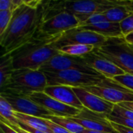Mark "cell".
Here are the masks:
<instances>
[{"label": "cell", "mask_w": 133, "mask_h": 133, "mask_svg": "<svg viewBox=\"0 0 133 133\" xmlns=\"http://www.w3.org/2000/svg\"><path fill=\"white\" fill-rule=\"evenodd\" d=\"M18 126H19V128H21L22 129H23V130H25V131H26V132H28L30 133H47L45 132L41 131V130H39V129H34V128H32V127H30V126H29V125H27L23 123V122H19Z\"/></svg>", "instance_id": "836d02e7"}, {"label": "cell", "mask_w": 133, "mask_h": 133, "mask_svg": "<svg viewBox=\"0 0 133 133\" xmlns=\"http://www.w3.org/2000/svg\"><path fill=\"white\" fill-rule=\"evenodd\" d=\"M69 69H76L90 75L101 76L90 68L81 56H72L61 53L60 51L47 62L39 70L42 72H53Z\"/></svg>", "instance_id": "9c48e42d"}, {"label": "cell", "mask_w": 133, "mask_h": 133, "mask_svg": "<svg viewBox=\"0 0 133 133\" xmlns=\"http://www.w3.org/2000/svg\"><path fill=\"white\" fill-rule=\"evenodd\" d=\"M0 120L4 121L10 125L18 126L19 121L16 116V111L11 104L2 96H0Z\"/></svg>", "instance_id": "44dd1931"}, {"label": "cell", "mask_w": 133, "mask_h": 133, "mask_svg": "<svg viewBox=\"0 0 133 133\" xmlns=\"http://www.w3.org/2000/svg\"><path fill=\"white\" fill-rule=\"evenodd\" d=\"M43 118H46L53 122L54 123L60 125L70 133H83L86 130L83 127H82L80 125L72 121L69 118L59 117L55 115H47L44 116Z\"/></svg>", "instance_id": "ffe728a7"}, {"label": "cell", "mask_w": 133, "mask_h": 133, "mask_svg": "<svg viewBox=\"0 0 133 133\" xmlns=\"http://www.w3.org/2000/svg\"><path fill=\"white\" fill-rule=\"evenodd\" d=\"M48 86H69L72 87H87L100 85L106 78L102 76L90 75L76 69L59 72H46Z\"/></svg>", "instance_id": "8992f818"}, {"label": "cell", "mask_w": 133, "mask_h": 133, "mask_svg": "<svg viewBox=\"0 0 133 133\" xmlns=\"http://www.w3.org/2000/svg\"><path fill=\"white\" fill-rule=\"evenodd\" d=\"M44 93L65 104L79 110H83L84 108L72 87L63 85L48 86L44 89Z\"/></svg>", "instance_id": "2e32d148"}, {"label": "cell", "mask_w": 133, "mask_h": 133, "mask_svg": "<svg viewBox=\"0 0 133 133\" xmlns=\"http://www.w3.org/2000/svg\"><path fill=\"white\" fill-rule=\"evenodd\" d=\"M84 89L113 104L133 102V91L116 83L112 79H105L98 86L87 87Z\"/></svg>", "instance_id": "52a82bcc"}, {"label": "cell", "mask_w": 133, "mask_h": 133, "mask_svg": "<svg viewBox=\"0 0 133 133\" xmlns=\"http://www.w3.org/2000/svg\"><path fill=\"white\" fill-rule=\"evenodd\" d=\"M96 48L94 45H87V44H69L59 48V51L61 53L72 55V56H83L88 53L94 51Z\"/></svg>", "instance_id": "603a6c76"}, {"label": "cell", "mask_w": 133, "mask_h": 133, "mask_svg": "<svg viewBox=\"0 0 133 133\" xmlns=\"http://www.w3.org/2000/svg\"><path fill=\"white\" fill-rule=\"evenodd\" d=\"M69 118L87 130L106 133H118L107 118V115L96 113L85 108L81 110L77 116Z\"/></svg>", "instance_id": "8fae6325"}, {"label": "cell", "mask_w": 133, "mask_h": 133, "mask_svg": "<svg viewBox=\"0 0 133 133\" xmlns=\"http://www.w3.org/2000/svg\"><path fill=\"white\" fill-rule=\"evenodd\" d=\"M85 62L100 75L108 79H113L118 76L125 74V72L119 67L111 62L110 61L99 56L94 51L81 56Z\"/></svg>", "instance_id": "9a60e30c"}, {"label": "cell", "mask_w": 133, "mask_h": 133, "mask_svg": "<svg viewBox=\"0 0 133 133\" xmlns=\"http://www.w3.org/2000/svg\"><path fill=\"white\" fill-rule=\"evenodd\" d=\"M44 120L46 125L48 128V129L50 130L51 133H70L67 130H65V129H63L62 127H61L60 125L54 123L53 122H51L48 119L44 118Z\"/></svg>", "instance_id": "f546056e"}, {"label": "cell", "mask_w": 133, "mask_h": 133, "mask_svg": "<svg viewBox=\"0 0 133 133\" xmlns=\"http://www.w3.org/2000/svg\"><path fill=\"white\" fill-rule=\"evenodd\" d=\"M125 41H126L128 43H129V44H133V32L129 34L128 35H126V36L125 37Z\"/></svg>", "instance_id": "d590c367"}, {"label": "cell", "mask_w": 133, "mask_h": 133, "mask_svg": "<svg viewBox=\"0 0 133 133\" xmlns=\"http://www.w3.org/2000/svg\"><path fill=\"white\" fill-rule=\"evenodd\" d=\"M79 28L85 30H90V31L94 32L108 39L124 37L122 32L120 23H111L108 21L105 23L92 25V26H79Z\"/></svg>", "instance_id": "e0dca14e"}, {"label": "cell", "mask_w": 133, "mask_h": 133, "mask_svg": "<svg viewBox=\"0 0 133 133\" xmlns=\"http://www.w3.org/2000/svg\"><path fill=\"white\" fill-rule=\"evenodd\" d=\"M120 106L125 108H127V109H129V110H132L133 111V102H126V103H122L119 104Z\"/></svg>", "instance_id": "e575fe53"}, {"label": "cell", "mask_w": 133, "mask_h": 133, "mask_svg": "<svg viewBox=\"0 0 133 133\" xmlns=\"http://www.w3.org/2000/svg\"><path fill=\"white\" fill-rule=\"evenodd\" d=\"M75 94L82 103L83 108L99 114L109 115L112 113L115 104L91 94L82 87H72Z\"/></svg>", "instance_id": "5bb4252c"}, {"label": "cell", "mask_w": 133, "mask_h": 133, "mask_svg": "<svg viewBox=\"0 0 133 133\" xmlns=\"http://www.w3.org/2000/svg\"><path fill=\"white\" fill-rule=\"evenodd\" d=\"M114 80L116 83L133 91V76L129 74H124L115 77Z\"/></svg>", "instance_id": "4316f807"}, {"label": "cell", "mask_w": 133, "mask_h": 133, "mask_svg": "<svg viewBox=\"0 0 133 133\" xmlns=\"http://www.w3.org/2000/svg\"><path fill=\"white\" fill-rule=\"evenodd\" d=\"M12 14L13 12L11 10L0 11V35L5 32V30L9 25L12 17Z\"/></svg>", "instance_id": "d4e9b609"}, {"label": "cell", "mask_w": 133, "mask_h": 133, "mask_svg": "<svg viewBox=\"0 0 133 133\" xmlns=\"http://www.w3.org/2000/svg\"><path fill=\"white\" fill-rule=\"evenodd\" d=\"M48 87L46 76L40 70L30 69H15L10 83L0 93L6 92L19 96L28 97L37 92H44Z\"/></svg>", "instance_id": "277c9868"}, {"label": "cell", "mask_w": 133, "mask_h": 133, "mask_svg": "<svg viewBox=\"0 0 133 133\" xmlns=\"http://www.w3.org/2000/svg\"><path fill=\"white\" fill-rule=\"evenodd\" d=\"M44 2L32 8L25 3L12 14L9 25L0 35L2 55H8L32 41L37 35L44 19Z\"/></svg>", "instance_id": "6da1fadb"}, {"label": "cell", "mask_w": 133, "mask_h": 133, "mask_svg": "<svg viewBox=\"0 0 133 133\" xmlns=\"http://www.w3.org/2000/svg\"><path fill=\"white\" fill-rule=\"evenodd\" d=\"M121 29L124 37L133 32V15L120 23Z\"/></svg>", "instance_id": "83f0119b"}, {"label": "cell", "mask_w": 133, "mask_h": 133, "mask_svg": "<svg viewBox=\"0 0 133 133\" xmlns=\"http://www.w3.org/2000/svg\"><path fill=\"white\" fill-rule=\"evenodd\" d=\"M129 1H48L44 2V19H48L58 12H68L74 15L79 24L87 20L90 16L97 13H104L107 10L116 6L126 5Z\"/></svg>", "instance_id": "3957f363"}, {"label": "cell", "mask_w": 133, "mask_h": 133, "mask_svg": "<svg viewBox=\"0 0 133 133\" xmlns=\"http://www.w3.org/2000/svg\"><path fill=\"white\" fill-rule=\"evenodd\" d=\"M79 26V21L74 15L68 12H61L43 19L37 34L43 37H55Z\"/></svg>", "instance_id": "ba28073f"}, {"label": "cell", "mask_w": 133, "mask_h": 133, "mask_svg": "<svg viewBox=\"0 0 133 133\" xmlns=\"http://www.w3.org/2000/svg\"><path fill=\"white\" fill-rule=\"evenodd\" d=\"M28 98L42 106L43 108H46L51 112V115L71 118L77 116L81 111V110L79 109L65 104L49 97L44 92L31 94L28 96Z\"/></svg>", "instance_id": "7c38bea8"}, {"label": "cell", "mask_w": 133, "mask_h": 133, "mask_svg": "<svg viewBox=\"0 0 133 133\" xmlns=\"http://www.w3.org/2000/svg\"><path fill=\"white\" fill-rule=\"evenodd\" d=\"M111 115L115 117H119L122 118L133 120V111L125 108L119 104H115L114 109Z\"/></svg>", "instance_id": "cb8c5ba5"}, {"label": "cell", "mask_w": 133, "mask_h": 133, "mask_svg": "<svg viewBox=\"0 0 133 133\" xmlns=\"http://www.w3.org/2000/svg\"><path fill=\"white\" fill-rule=\"evenodd\" d=\"M12 58L10 54L2 55L0 61V89L2 91L9 83L14 72Z\"/></svg>", "instance_id": "ac0fdd59"}, {"label": "cell", "mask_w": 133, "mask_h": 133, "mask_svg": "<svg viewBox=\"0 0 133 133\" xmlns=\"http://www.w3.org/2000/svg\"><path fill=\"white\" fill-rule=\"evenodd\" d=\"M61 36L43 37L37 34L32 41L10 53L14 69L39 70L59 52L55 46V42Z\"/></svg>", "instance_id": "7a4b0ae2"}, {"label": "cell", "mask_w": 133, "mask_h": 133, "mask_svg": "<svg viewBox=\"0 0 133 133\" xmlns=\"http://www.w3.org/2000/svg\"><path fill=\"white\" fill-rule=\"evenodd\" d=\"M107 118L108 119V121L125 126L127 128L132 129H133V120H130V119H126V118H119V117H115L112 116L111 115H107Z\"/></svg>", "instance_id": "f1b7e54d"}, {"label": "cell", "mask_w": 133, "mask_h": 133, "mask_svg": "<svg viewBox=\"0 0 133 133\" xmlns=\"http://www.w3.org/2000/svg\"><path fill=\"white\" fill-rule=\"evenodd\" d=\"M16 116L19 122H21L34 129H39L41 131H43V132H45L47 133H51L50 130L47 127L46 123L43 118L23 115V114H21V113H19L16 111Z\"/></svg>", "instance_id": "7402d4cb"}, {"label": "cell", "mask_w": 133, "mask_h": 133, "mask_svg": "<svg viewBox=\"0 0 133 133\" xmlns=\"http://www.w3.org/2000/svg\"><path fill=\"white\" fill-rule=\"evenodd\" d=\"M94 52L119 67L125 74L133 76V44L128 43L124 37L108 39Z\"/></svg>", "instance_id": "5b68a950"}, {"label": "cell", "mask_w": 133, "mask_h": 133, "mask_svg": "<svg viewBox=\"0 0 133 133\" xmlns=\"http://www.w3.org/2000/svg\"><path fill=\"white\" fill-rule=\"evenodd\" d=\"M9 125V124H8ZM12 129H14L15 130H16L17 132L19 133H30L28 132H26V131H25V130H23V129H22L21 128H19V126H16V125H10Z\"/></svg>", "instance_id": "8d00e7d4"}, {"label": "cell", "mask_w": 133, "mask_h": 133, "mask_svg": "<svg viewBox=\"0 0 133 133\" xmlns=\"http://www.w3.org/2000/svg\"><path fill=\"white\" fill-rule=\"evenodd\" d=\"M0 96L3 97L16 112L39 118L51 115L49 111L31 101L28 98V97L15 95L6 92L0 93Z\"/></svg>", "instance_id": "4fadbf2b"}, {"label": "cell", "mask_w": 133, "mask_h": 133, "mask_svg": "<svg viewBox=\"0 0 133 133\" xmlns=\"http://www.w3.org/2000/svg\"><path fill=\"white\" fill-rule=\"evenodd\" d=\"M17 9L14 3V0H1L0 1V11L11 10L14 12Z\"/></svg>", "instance_id": "4dcf8cb0"}, {"label": "cell", "mask_w": 133, "mask_h": 133, "mask_svg": "<svg viewBox=\"0 0 133 133\" xmlns=\"http://www.w3.org/2000/svg\"><path fill=\"white\" fill-rule=\"evenodd\" d=\"M108 19L105 16L104 13H97L90 16L87 20L83 22L82 23L79 24V26H92V25H96L102 23L108 22ZM78 26V27H79Z\"/></svg>", "instance_id": "484cf974"}, {"label": "cell", "mask_w": 133, "mask_h": 133, "mask_svg": "<svg viewBox=\"0 0 133 133\" xmlns=\"http://www.w3.org/2000/svg\"><path fill=\"white\" fill-rule=\"evenodd\" d=\"M131 2L132 1H129V2L126 5H116L104 12V14L109 22L120 23L124 19L133 15Z\"/></svg>", "instance_id": "d6986e66"}, {"label": "cell", "mask_w": 133, "mask_h": 133, "mask_svg": "<svg viewBox=\"0 0 133 133\" xmlns=\"http://www.w3.org/2000/svg\"><path fill=\"white\" fill-rule=\"evenodd\" d=\"M108 38L90 30H85L79 27L70 30L62 34L55 42L58 49L69 44H87L94 45L96 48L102 46Z\"/></svg>", "instance_id": "30bf717a"}, {"label": "cell", "mask_w": 133, "mask_h": 133, "mask_svg": "<svg viewBox=\"0 0 133 133\" xmlns=\"http://www.w3.org/2000/svg\"><path fill=\"white\" fill-rule=\"evenodd\" d=\"M0 133H19L4 121L0 122Z\"/></svg>", "instance_id": "1f68e13d"}, {"label": "cell", "mask_w": 133, "mask_h": 133, "mask_svg": "<svg viewBox=\"0 0 133 133\" xmlns=\"http://www.w3.org/2000/svg\"><path fill=\"white\" fill-rule=\"evenodd\" d=\"M83 133H106L103 132H98V131H93V130H87L86 129Z\"/></svg>", "instance_id": "74e56055"}, {"label": "cell", "mask_w": 133, "mask_h": 133, "mask_svg": "<svg viewBox=\"0 0 133 133\" xmlns=\"http://www.w3.org/2000/svg\"><path fill=\"white\" fill-rule=\"evenodd\" d=\"M111 122V125H112V127L116 130V132L118 133H133V129H132L127 128L125 126H123V125H118V124H116V123H114L111 122Z\"/></svg>", "instance_id": "d6a6232c"}]
</instances>
